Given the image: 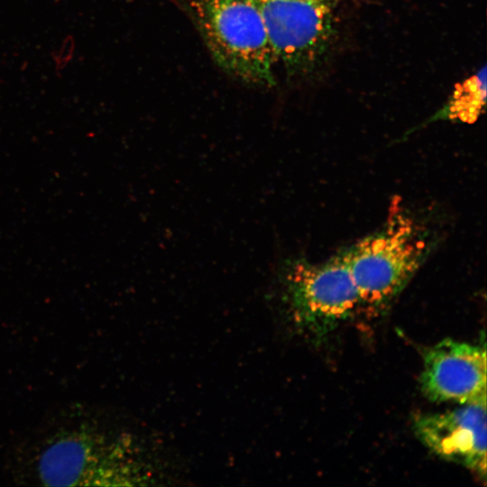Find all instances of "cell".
Listing matches in <instances>:
<instances>
[{"mask_svg":"<svg viewBox=\"0 0 487 487\" xmlns=\"http://www.w3.org/2000/svg\"><path fill=\"white\" fill-rule=\"evenodd\" d=\"M217 66L256 87L275 85L276 61L258 9L249 0H178Z\"/></svg>","mask_w":487,"mask_h":487,"instance_id":"1","label":"cell"},{"mask_svg":"<svg viewBox=\"0 0 487 487\" xmlns=\"http://www.w3.org/2000/svg\"><path fill=\"white\" fill-rule=\"evenodd\" d=\"M428 250L424 233L404 215L345 252L361 307L379 310L408 284Z\"/></svg>","mask_w":487,"mask_h":487,"instance_id":"2","label":"cell"},{"mask_svg":"<svg viewBox=\"0 0 487 487\" xmlns=\"http://www.w3.org/2000/svg\"><path fill=\"white\" fill-rule=\"evenodd\" d=\"M280 280L292 320L314 336L326 335L361 307L345 253L321 263L288 262Z\"/></svg>","mask_w":487,"mask_h":487,"instance_id":"3","label":"cell"},{"mask_svg":"<svg viewBox=\"0 0 487 487\" xmlns=\"http://www.w3.org/2000/svg\"><path fill=\"white\" fill-rule=\"evenodd\" d=\"M260 12L275 57L288 76L321 67L336 35L335 0H249Z\"/></svg>","mask_w":487,"mask_h":487,"instance_id":"4","label":"cell"},{"mask_svg":"<svg viewBox=\"0 0 487 487\" xmlns=\"http://www.w3.org/2000/svg\"><path fill=\"white\" fill-rule=\"evenodd\" d=\"M128 441L109 440L86 427L60 433L40 455L37 471L45 485H124L140 480Z\"/></svg>","mask_w":487,"mask_h":487,"instance_id":"5","label":"cell"},{"mask_svg":"<svg viewBox=\"0 0 487 487\" xmlns=\"http://www.w3.org/2000/svg\"><path fill=\"white\" fill-rule=\"evenodd\" d=\"M420 386L436 402L486 400V352L480 345L445 339L423 356Z\"/></svg>","mask_w":487,"mask_h":487,"instance_id":"6","label":"cell"},{"mask_svg":"<svg viewBox=\"0 0 487 487\" xmlns=\"http://www.w3.org/2000/svg\"><path fill=\"white\" fill-rule=\"evenodd\" d=\"M442 413L416 417L414 429L421 442L443 459L486 477V400L463 404Z\"/></svg>","mask_w":487,"mask_h":487,"instance_id":"7","label":"cell"},{"mask_svg":"<svg viewBox=\"0 0 487 487\" xmlns=\"http://www.w3.org/2000/svg\"><path fill=\"white\" fill-rule=\"evenodd\" d=\"M483 68L477 74L457 86L445 108L446 115L451 120L474 123L485 106L486 74Z\"/></svg>","mask_w":487,"mask_h":487,"instance_id":"8","label":"cell"}]
</instances>
